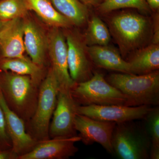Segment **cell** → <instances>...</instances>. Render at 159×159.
<instances>
[{
	"instance_id": "52a82bcc",
	"label": "cell",
	"mask_w": 159,
	"mask_h": 159,
	"mask_svg": "<svg viewBox=\"0 0 159 159\" xmlns=\"http://www.w3.org/2000/svg\"><path fill=\"white\" fill-rule=\"evenodd\" d=\"M77 106L70 91L59 89L56 107L49 127V136L53 139L77 136L74 122L77 114Z\"/></svg>"
},
{
	"instance_id": "7402d4cb",
	"label": "cell",
	"mask_w": 159,
	"mask_h": 159,
	"mask_svg": "<svg viewBox=\"0 0 159 159\" xmlns=\"http://www.w3.org/2000/svg\"><path fill=\"white\" fill-rule=\"evenodd\" d=\"M29 10L27 0H0V20L2 21L23 18Z\"/></svg>"
},
{
	"instance_id": "d4e9b609",
	"label": "cell",
	"mask_w": 159,
	"mask_h": 159,
	"mask_svg": "<svg viewBox=\"0 0 159 159\" xmlns=\"http://www.w3.org/2000/svg\"><path fill=\"white\" fill-rule=\"evenodd\" d=\"M11 142L6 127L5 115L0 105V145H9Z\"/></svg>"
},
{
	"instance_id": "8992f818",
	"label": "cell",
	"mask_w": 159,
	"mask_h": 159,
	"mask_svg": "<svg viewBox=\"0 0 159 159\" xmlns=\"http://www.w3.org/2000/svg\"><path fill=\"white\" fill-rule=\"evenodd\" d=\"M114 153L121 159L149 157L150 144L147 137L127 122L116 123L112 137Z\"/></svg>"
},
{
	"instance_id": "83f0119b",
	"label": "cell",
	"mask_w": 159,
	"mask_h": 159,
	"mask_svg": "<svg viewBox=\"0 0 159 159\" xmlns=\"http://www.w3.org/2000/svg\"><path fill=\"white\" fill-rule=\"evenodd\" d=\"M150 9L157 11L159 8V0H146Z\"/></svg>"
},
{
	"instance_id": "e0dca14e",
	"label": "cell",
	"mask_w": 159,
	"mask_h": 159,
	"mask_svg": "<svg viewBox=\"0 0 159 159\" xmlns=\"http://www.w3.org/2000/svg\"><path fill=\"white\" fill-rule=\"evenodd\" d=\"M132 74H149L159 69V44L152 43L136 51L129 61Z\"/></svg>"
},
{
	"instance_id": "ba28073f",
	"label": "cell",
	"mask_w": 159,
	"mask_h": 159,
	"mask_svg": "<svg viewBox=\"0 0 159 159\" xmlns=\"http://www.w3.org/2000/svg\"><path fill=\"white\" fill-rule=\"evenodd\" d=\"M152 108L147 105H78L77 112V114L96 120L119 123L145 119Z\"/></svg>"
},
{
	"instance_id": "9c48e42d",
	"label": "cell",
	"mask_w": 159,
	"mask_h": 159,
	"mask_svg": "<svg viewBox=\"0 0 159 159\" xmlns=\"http://www.w3.org/2000/svg\"><path fill=\"white\" fill-rule=\"evenodd\" d=\"M48 39V51L52 65L51 68L58 81L60 89L70 91L76 83L69 73L65 35L60 28L54 27L49 32Z\"/></svg>"
},
{
	"instance_id": "6da1fadb",
	"label": "cell",
	"mask_w": 159,
	"mask_h": 159,
	"mask_svg": "<svg viewBox=\"0 0 159 159\" xmlns=\"http://www.w3.org/2000/svg\"><path fill=\"white\" fill-rule=\"evenodd\" d=\"M109 31L123 57L142 48L151 34V24L146 16L123 11L107 18Z\"/></svg>"
},
{
	"instance_id": "4316f807",
	"label": "cell",
	"mask_w": 159,
	"mask_h": 159,
	"mask_svg": "<svg viewBox=\"0 0 159 159\" xmlns=\"http://www.w3.org/2000/svg\"><path fill=\"white\" fill-rule=\"evenodd\" d=\"M18 157L14 152H11L0 151V159H9L17 158Z\"/></svg>"
},
{
	"instance_id": "ac0fdd59",
	"label": "cell",
	"mask_w": 159,
	"mask_h": 159,
	"mask_svg": "<svg viewBox=\"0 0 159 159\" xmlns=\"http://www.w3.org/2000/svg\"><path fill=\"white\" fill-rule=\"evenodd\" d=\"M30 10L52 28H68L73 25L66 18L54 8L50 0H27Z\"/></svg>"
},
{
	"instance_id": "44dd1931",
	"label": "cell",
	"mask_w": 159,
	"mask_h": 159,
	"mask_svg": "<svg viewBox=\"0 0 159 159\" xmlns=\"http://www.w3.org/2000/svg\"><path fill=\"white\" fill-rule=\"evenodd\" d=\"M87 22V29L83 37L87 46L108 45L111 40V33L102 20L93 16L88 20Z\"/></svg>"
},
{
	"instance_id": "277c9868",
	"label": "cell",
	"mask_w": 159,
	"mask_h": 159,
	"mask_svg": "<svg viewBox=\"0 0 159 159\" xmlns=\"http://www.w3.org/2000/svg\"><path fill=\"white\" fill-rule=\"evenodd\" d=\"M70 92L77 103L82 106H134L128 96L111 85L103 75L98 72L89 80L76 84Z\"/></svg>"
},
{
	"instance_id": "484cf974",
	"label": "cell",
	"mask_w": 159,
	"mask_h": 159,
	"mask_svg": "<svg viewBox=\"0 0 159 159\" xmlns=\"http://www.w3.org/2000/svg\"><path fill=\"white\" fill-rule=\"evenodd\" d=\"M153 35L152 38V43L159 44V14H157L155 17Z\"/></svg>"
},
{
	"instance_id": "f546056e",
	"label": "cell",
	"mask_w": 159,
	"mask_h": 159,
	"mask_svg": "<svg viewBox=\"0 0 159 159\" xmlns=\"http://www.w3.org/2000/svg\"><path fill=\"white\" fill-rule=\"evenodd\" d=\"M3 22H4V21H2L0 20V30H1Z\"/></svg>"
},
{
	"instance_id": "7c38bea8",
	"label": "cell",
	"mask_w": 159,
	"mask_h": 159,
	"mask_svg": "<svg viewBox=\"0 0 159 159\" xmlns=\"http://www.w3.org/2000/svg\"><path fill=\"white\" fill-rule=\"evenodd\" d=\"M0 105L5 115L12 152L18 157L31 151L38 143L35 139L27 133L24 120L9 107L1 89Z\"/></svg>"
},
{
	"instance_id": "5bb4252c",
	"label": "cell",
	"mask_w": 159,
	"mask_h": 159,
	"mask_svg": "<svg viewBox=\"0 0 159 159\" xmlns=\"http://www.w3.org/2000/svg\"><path fill=\"white\" fill-rule=\"evenodd\" d=\"M24 19L18 18L3 22L0 30V51L2 58L25 57L24 41Z\"/></svg>"
},
{
	"instance_id": "cb8c5ba5",
	"label": "cell",
	"mask_w": 159,
	"mask_h": 159,
	"mask_svg": "<svg viewBox=\"0 0 159 159\" xmlns=\"http://www.w3.org/2000/svg\"><path fill=\"white\" fill-rule=\"evenodd\" d=\"M145 118L147 119V130L150 136L149 157L159 159V108H152Z\"/></svg>"
},
{
	"instance_id": "9a60e30c",
	"label": "cell",
	"mask_w": 159,
	"mask_h": 159,
	"mask_svg": "<svg viewBox=\"0 0 159 159\" xmlns=\"http://www.w3.org/2000/svg\"><path fill=\"white\" fill-rule=\"evenodd\" d=\"M24 45L31 60L41 66L48 51V36L43 29L31 20H24Z\"/></svg>"
},
{
	"instance_id": "5b68a950",
	"label": "cell",
	"mask_w": 159,
	"mask_h": 159,
	"mask_svg": "<svg viewBox=\"0 0 159 159\" xmlns=\"http://www.w3.org/2000/svg\"><path fill=\"white\" fill-rule=\"evenodd\" d=\"M60 86L51 68L40 87L36 108L32 116V130L38 140L49 139L50 121L57 103Z\"/></svg>"
},
{
	"instance_id": "3957f363",
	"label": "cell",
	"mask_w": 159,
	"mask_h": 159,
	"mask_svg": "<svg viewBox=\"0 0 159 159\" xmlns=\"http://www.w3.org/2000/svg\"><path fill=\"white\" fill-rule=\"evenodd\" d=\"M106 80L128 96L134 106L159 104V70L142 75L115 73Z\"/></svg>"
},
{
	"instance_id": "ffe728a7",
	"label": "cell",
	"mask_w": 159,
	"mask_h": 159,
	"mask_svg": "<svg viewBox=\"0 0 159 159\" xmlns=\"http://www.w3.org/2000/svg\"><path fill=\"white\" fill-rule=\"evenodd\" d=\"M0 70L30 76L37 85L42 74L41 66L25 57L1 58Z\"/></svg>"
},
{
	"instance_id": "30bf717a",
	"label": "cell",
	"mask_w": 159,
	"mask_h": 159,
	"mask_svg": "<svg viewBox=\"0 0 159 159\" xmlns=\"http://www.w3.org/2000/svg\"><path fill=\"white\" fill-rule=\"evenodd\" d=\"M67 46L68 65L71 78L76 84L93 77L92 63L84 38L73 33L65 35Z\"/></svg>"
},
{
	"instance_id": "7a4b0ae2",
	"label": "cell",
	"mask_w": 159,
	"mask_h": 159,
	"mask_svg": "<svg viewBox=\"0 0 159 159\" xmlns=\"http://www.w3.org/2000/svg\"><path fill=\"white\" fill-rule=\"evenodd\" d=\"M3 72L0 75V89L7 104L22 119L32 117L38 96L37 84L30 76Z\"/></svg>"
},
{
	"instance_id": "8fae6325",
	"label": "cell",
	"mask_w": 159,
	"mask_h": 159,
	"mask_svg": "<svg viewBox=\"0 0 159 159\" xmlns=\"http://www.w3.org/2000/svg\"><path fill=\"white\" fill-rule=\"evenodd\" d=\"M74 124L75 129L79 132L81 141L84 144L99 143L109 153L114 154L112 137L116 123L96 120L77 114Z\"/></svg>"
},
{
	"instance_id": "f1b7e54d",
	"label": "cell",
	"mask_w": 159,
	"mask_h": 159,
	"mask_svg": "<svg viewBox=\"0 0 159 159\" xmlns=\"http://www.w3.org/2000/svg\"><path fill=\"white\" fill-rule=\"evenodd\" d=\"M84 4L87 6L97 7L103 0H80Z\"/></svg>"
},
{
	"instance_id": "d6986e66",
	"label": "cell",
	"mask_w": 159,
	"mask_h": 159,
	"mask_svg": "<svg viewBox=\"0 0 159 159\" xmlns=\"http://www.w3.org/2000/svg\"><path fill=\"white\" fill-rule=\"evenodd\" d=\"M58 12L70 21L72 25L80 26L88 21V6L80 0H50Z\"/></svg>"
},
{
	"instance_id": "4fadbf2b",
	"label": "cell",
	"mask_w": 159,
	"mask_h": 159,
	"mask_svg": "<svg viewBox=\"0 0 159 159\" xmlns=\"http://www.w3.org/2000/svg\"><path fill=\"white\" fill-rule=\"evenodd\" d=\"M81 141L80 136L55 138L40 141L29 152L19 159H64L74 156L78 151L75 143Z\"/></svg>"
},
{
	"instance_id": "2e32d148",
	"label": "cell",
	"mask_w": 159,
	"mask_h": 159,
	"mask_svg": "<svg viewBox=\"0 0 159 159\" xmlns=\"http://www.w3.org/2000/svg\"><path fill=\"white\" fill-rule=\"evenodd\" d=\"M89 57L97 66L121 73L132 74L129 63L119 52L108 45L87 46Z\"/></svg>"
},
{
	"instance_id": "603a6c76",
	"label": "cell",
	"mask_w": 159,
	"mask_h": 159,
	"mask_svg": "<svg viewBox=\"0 0 159 159\" xmlns=\"http://www.w3.org/2000/svg\"><path fill=\"white\" fill-rule=\"evenodd\" d=\"M97 7L98 11L102 14L124 8H134L145 13L150 10L146 0H103Z\"/></svg>"
}]
</instances>
